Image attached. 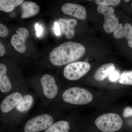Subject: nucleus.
<instances>
[{"label": "nucleus", "instance_id": "f257e3e1", "mask_svg": "<svg viewBox=\"0 0 132 132\" xmlns=\"http://www.w3.org/2000/svg\"><path fill=\"white\" fill-rule=\"evenodd\" d=\"M85 48L82 44L67 42L62 43L50 52V60L54 65H64L80 59L85 54Z\"/></svg>", "mask_w": 132, "mask_h": 132}, {"label": "nucleus", "instance_id": "9b49d317", "mask_svg": "<svg viewBox=\"0 0 132 132\" xmlns=\"http://www.w3.org/2000/svg\"><path fill=\"white\" fill-rule=\"evenodd\" d=\"M60 32L65 35L68 39L73 38L75 34V28L77 24V21L75 19H60L59 20Z\"/></svg>", "mask_w": 132, "mask_h": 132}, {"label": "nucleus", "instance_id": "0eeeda50", "mask_svg": "<svg viewBox=\"0 0 132 132\" xmlns=\"http://www.w3.org/2000/svg\"><path fill=\"white\" fill-rule=\"evenodd\" d=\"M29 35V32L24 27L17 29L16 34L12 36L11 43L15 49L20 53H23L26 50V41Z\"/></svg>", "mask_w": 132, "mask_h": 132}, {"label": "nucleus", "instance_id": "7ed1b4c3", "mask_svg": "<svg viewBox=\"0 0 132 132\" xmlns=\"http://www.w3.org/2000/svg\"><path fill=\"white\" fill-rule=\"evenodd\" d=\"M123 121L120 116L116 113H109L99 116L95 124L99 130L103 132H115L121 128Z\"/></svg>", "mask_w": 132, "mask_h": 132}, {"label": "nucleus", "instance_id": "1a4fd4ad", "mask_svg": "<svg viewBox=\"0 0 132 132\" xmlns=\"http://www.w3.org/2000/svg\"><path fill=\"white\" fill-rule=\"evenodd\" d=\"M61 9L63 13L74 16L77 19L84 20L86 18V9L82 5L67 3L62 6Z\"/></svg>", "mask_w": 132, "mask_h": 132}, {"label": "nucleus", "instance_id": "c85d7f7f", "mask_svg": "<svg viewBox=\"0 0 132 132\" xmlns=\"http://www.w3.org/2000/svg\"><path fill=\"white\" fill-rule=\"evenodd\" d=\"M131 6H132V3H131Z\"/></svg>", "mask_w": 132, "mask_h": 132}, {"label": "nucleus", "instance_id": "bb28decb", "mask_svg": "<svg viewBox=\"0 0 132 132\" xmlns=\"http://www.w3.org/2000/svg\"><path fill=\"white\" fill-rule=\"evenodd\" d=\"M6 49L4 45L2 42L0 43V56L2 57L5 54Z\"/></svg>", "mask_w": 132, "mask_h": 132}, {"label": "nucleus", "instance_id": "6e6552de", "mask_svg": "<svg viewBox=\"0 0 132 132\" xmlns=\"http://www.w3.org/2000/svg\"><path fill=\"white\" fill-rule=\"evenodd\" d=\"M40 82L45 96L48 99L54 98L58 93V88L54 78L50 75H44Z\"/></svg>", "mask_w": 132, "mask_h": 132}, {"label": "nucleus", "instance_id": "ddd939ff", "mask_svg": "<svg viewBox=\"0 0 132 132\" xmlns=\"http://www.w3.org/2000/svg\"><path fill=\"white\" fill-rule=\"evenodd\" d=\"M7 70L5 64H0V90L3 93L9 92L12 88V85L6 75Z\"/></svg>", "mask_w": 132, "mask_h": 132}, {"label": "nucleus", "instance_id": "39448f33", "mask_svg": "<svg viewBox=\"0 0 132 132\" xmlns=\"http://www.w3.org/2000/svg\"><path fill=\"white\" fill-rule=\"evenodd\" d=\"M51 116L44 114L36 116L27 122L24 127L25 132H39L47 129L53 124Z\"/></svg>", "mask_w": 132, "mask_h": 132}, {"label": "nucleus", "instance_id": "aec40b11", "mask_svg": "<svg viewBox=\"0 0 132 132\" xmlns=\"http://www.w3.org/2000/svg\"><path fill=\"white\" fill-rule=\"evenodd\" d=\"M113 36L116 39L125 38L124 27L121 24H118L113 31Z\"/></svg>", "mask_w": 132, "mask_h": 132}, {"label": "nucleus", "instance_id": "4468645a", "mask_svg": "<svg viewBox=\"0 0 132 132\" xmlns=\"http://www.w3.org/2000/svg\"><path fill=\"white\" fill-rule=\"evenodd\" d=\"M116 70L114 65L112 63L105 64L97 70L94 74L95 79L98 81L104 80L111 72Z\"/></svg>", "mask_w": 132, "mask_h": 132}, {"label": "nucleus", "instance_id": "20e7f679", "mask_svg": "<svg viewBox=\"0 0 132 132\" xmlns=\"http://www.w3.org/2000/svg\"><path fill=\"white\" fill-rule=\"evenodd\" d=\"M90 68V64L86 62H72L65 67L64 70V76L68 80H78L86 74Z\"/></svg>", "mask_w": 132, "mask_h": 132}, {"label": "nucleus", "instance_id": "cd10ccee", "mask_svg": "<svg viewBox=\"0 0 132 132\" xmlns=\"http://www.w3.org/2000/svg\"><path fill=\"white\" fill-rule=\"evenodd\" d=\"M125 1L126 2H129V1Z\"/></svg>", "mask_w": 132, "mask_h": 132}, {"label": "nucleus", "instance_id": "a878e982", "mask_svg": "<svg viewBox=\"0 0 132 132\" xmlns=\"http://www.w3.org/2000/svg\"><path fill=\"white\" fill-rule=\"evenodd\" d=\"M54 31L56 35L59 36L60 35V25L57 22H55L54 23Z\"/></svg>", "mask_w": 132, "mask_h": 132}, {"label": "nucleus", "instance_id": "f03ea898", "mask_svg": "<svg viewBox=\"0 0 132 132\" xmlns=\"http://www.w3.org/2000/svg\"><path fill=\"white\" fill-rule=\"evenodd\" d=\"M63 100L73 105H83L88 104L93 100V95L87 90L81 88L71 87L65 90L62 94Z\"/></svg>", "mask_w": 132, "mask_h": 132}, {"label": "nucleus", "instance_id": "6ab92c4d", "mask_svg": "<svg viewBox=\"0 0 132 132\" xmlns=\"http://www.w3.org/2000/svg\"><path fill=\"white\" fill-rule=\"evenodd\" d=\"M125 38L127 40L129 47L132 48V26L127 23L124 27Z\"/></svg>", "mask_w": 132, "mask_h": 132}, {"label": "nucleus", "instance_id": "f3484780", "mask_svg": "<svg viewBox=\"0 0 132 132\" xmlns=\"http://www.w3.org/2000/svg\"><path fill=\"white\" fill-rule=\"evenodd\" d=\"M33 101L34 99L31 95H26L22 97L21 101L16 106V109L20 112H26L31 108Z\"/></svg>", "mask_w": 132, "mask_h": 132}, {"label": "nucleus", "instance_id": "9d476101", "mask_svg": "<svg viewBox=\"0 0 132 132\" xmlns=\"http://www.w3.org/2000/svg\"><path fill=\"white\" fill-rule=\"evenodd\" d=\"M22 95L19 92H14L6 97L1 103V110L6 113L12 111L21 101Z\"/></svg>", "mask_w": 132, "mask_h": 132}, {"label": "nucleus", "instance_id": "423d86ee", "mask_svg": "<svg viewBox=\"0 0 132 132\" xmlns=\"http://www.w3.org/2000/svg\"><path fill=\"white\" fill-rule=\"evenodd\" d=\"M97 11L104 16L103 28L106 32L111 33L114 31L119 24V20L114 14L113 8L105 5H99Z\"/></svg>", "mask_w": 132, "mask_h": 132}, {"label": "nucleus", "instance_id": "393cba45", "mask_svg": "<svg viewBox=\"0 0 132 132\" xmlns=\"http://www.w3.org/2000/svg\"><path fill=\"white\" fill-rule=\"evenodd\" d=\"M35 28L36 31V35L38 37H39L42 34V27L38 24H36L35 25Z\"/></svg>", "mask_w": 132, "mask_h": 132}, {"label": "nucleus", "instance_id": "f8f14e48", "mask_svg": "<svg viewBox=\"0 0 132 132\" xmlns=\"http://www.w3.org/2000/svg\"><path fill=\"white\" fill-rule=\"evenodd\" d=\"M21 18H29L37 14L40 10V7L36 3L30 1H24L21 5Z\"/></svg>", "mask_w": 132, "mask_h": 132}, {"label": "nucleus", "instance_id": "5701e85b", "mask_svg": "<svg viewBox=\"0 0 132 132\" xmlns=\"http://www.w3.org/2000/svg\"><path fill=\"white\" fill-rule=\"evenodd\" d=\"M9 34L7 28L3 24H0V36L2 38L6 37Z\"/></svg>", "mask_w": 132, "mask_h": 132}, {"label": "nucleus", "instance_id": "2eb2a0df", "mask_svg": "<svg viewBox=\"0 0 132 132\" xmlns=\"http://www.w3.org/2000/svg\"><path fill=\"white\" fill-rule=\"evenodd\" d=\"M24 1L23 0H1L0 10L6 13L12 12Z\"/></svg>", "mask_w": 132, "mask_h": 132}, {"label": "nucleus", "instance_id": "dca6fc26", "mask_svg": "<svg viewBox=\"0 0 132 132\" xmlns=\"http://www.w3.org/2000/svg\"><path fill=\"white\" fill-rule=\"evenodd\" d=\"M70 126L68 122L61 120L53 124L45 132H69Z\"/></svg>", "mask_w": 132, "mask_h": 132}, {"label": "nucleus", "instance_id": "a211bd4d", "mask_svg": "<svg viewBox=\"0 0 132 132\" xmlns=\"http://www.w3.org/2000/svg\"><path fill=\"white\" fill-rule=\"evenodd\" d=\"M119 81L123 85H132V71L123 72L120 75Z\"/></svg>", "mask_w": 132, "mask_h": 132}, {"label": "nucleus", "instance_id": "b1692460", "mask_svg": "<svg viewBox=\"0 0 132 132\" xmlns=\"http://www.w3.org/2000/svg\"><path fill=\"white\" fill-rule=\"evenodd\" d=\"M123 116L125 118L132 116V109L130 107H127L125 109L123 112Z\"/></svg>", "mask_w": 132, "mask_h": 132}, {"label": "nucleus", "instance_id": "412c9836", "mask_svg": "<svg viewBox=\"0 0 132 132\" xmlns=\"http://www.w3.org/2000/svg\"><path fill=\"white\" fill-rule=\"evenodd\" d=\"M121 1L119 0H97L95 3L99 5H112L116 6L118 5Z\"/></svg>", "mask_w": 132, "mask_h": 132}, {"label": "nucleus", "instance_id": "4be33fe9", "mask_svg": "<svg viewBox=\"0 0 132 132\" xmlns=\"http://www.w3.org/2000/svg\"><path fill=\"white\" fill-rule=\"evenodd\" d=\"M120 76L119 73L115 70L109 76V79L111 82H115L120 78Z\"/></svg>", "mask_w": 132, "mask_h": 132}]
</instances>
